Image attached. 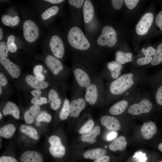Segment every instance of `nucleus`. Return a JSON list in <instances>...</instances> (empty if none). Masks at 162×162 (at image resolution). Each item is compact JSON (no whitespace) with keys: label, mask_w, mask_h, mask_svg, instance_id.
I'll list each match as a JSON object with an SVG mask.
<instances>
[{"label":"nucleus","mask_w":162,"mask_h":162,"mask_svg":"<svg viewBox=\"0 0 162 162\" xmlns=\"http://www.w3.org/2000/svg\"><path fill=\"white\" fill-rule=\"evenodd\" d=\"M158 162H162V161H160Z\"/></svg>","instance_id":"nucleus-57"},{"label":"nucleus","mask_w":162,"mask_h":162,"mask_svg":"<svg viewBox=\"0 0 162 162\" xmlns=\"http://www.w3.org/2000/svg\"><path fill=\"white\" fill-rule=\"evenodd\" d=\"M111 1L114 8L118 10L122 7L124 1L123 0H112Z\"/></svg>","instance_id":"nucleus-44"},{"label":"nucleus","mask_w":162,"mask_h":162,"mask_svg":"<svg viewBox=\"0 0 162 162\" xmlns=\"http://www.w3.org/2000/svg\"><path fill=\"white\" fill-rule=\"evenodd\" d=\"M100 127L96 126L90 133L83 134L81 137V140L83 142L92 144L94 143L96 141L97 136L100 134Z\"/></svg>","instance_id":"nucleus-27"},{"label":"nucleus","mask_w":162,"mask_h":162,"mask_svg":"<svg viewBox=\"0 0 162 162\" xmlns=\"http://www.w3.org/2000/svg\"><path fill=\"white\" fill-rule=\"evenodd\" d=\"M123 66L115 61H112L108 62L103 69L100 75L103 79L107 82L112 81L122 75Z\"/></svg>","instance_id":"nucleus-8"},{"label":"nucleus","mask_w":162,"mask_h":162,"mask_svg":"<svg viewBox=\"0 0 162 162\" xmlns=\"http://www.w3.org/2000/svg\"><path fill=\"white\" fill-rule=\"evenodd\" d=\"M21 162H43V157L40 153L34 151L25 152L20 157Z\"/></svg>","instance_id":"nucleus-19"},{"label":"nucleus","mask_w":162,"mask_h":162,"mask_svg":"<svg viewBox=\"0 0 162 162\" xmlns=\"http://www.w3.org/2000/svg\"><path fill=\"white\" fill-rule=\"evenodd\" d=\"M162 62V43L158 46L154 55L150 63L152 66H156Z\"/></svg>","instance_id":"nucleus-33"},{"label":"nucleus","mask_w":162,"mask_h":162,"mask_svg":"<svg viewBox=\"0 0 162 162\" xmlns=\"http://www.w3.org/2000/svg\"><path fill=\"white\" fill-rule=\"evenodd\" d=\"M140 92L137 88L130 94L124 96L118 100L110 108L109 112L111 115H121L128 110Z\"/></svg>","instance_id":"nucleus-6"},{"label":"nucleus","mask_w":162,"mask_h":162,"mask_svg":"<svg viewBox=\"0 0 162 162\" xmlns=\"http://www.w3.org/2000/svg\"><path fill=\"white\" fill-rule=\"evenodd\" d=\"M48 141L50 144L49 151L52 156L56 158H60L64 155L65 148L58 136L56 135L52 136L49 137Z\"/></svg>","instance_id":"nucleus-11"},{"label":"nucleus","mask_w":162,"mask_h":162,"mask_svg":"<svg viewBox=\"0 0 162 162\" xmlns=\"http://www.w3.org/2000/svg\"><path fill=\"white\" fill-rule=\"evenodd\" d=\"M20 130L21 133L34 140H38L39 138L38 131L32 126L22 124L20 126Z\"/></svg>","instance_id":"nucleus-29"},{"label":"nucleus","mask_w":162,"mask_h":162,"mask_svg":"<svg viewBox=\"0 0 162 162\" xmlns=\"http://www.w3.org/2000/svg\"><path fill=\"white\" fill-rule=\"evenodd\" d=\"M124 1L127 7L130 10H132L136 7L139 0H124Z\"/></svg>","instance_id":"nucleus-41"},{"label":"nucleus","mask_w":162,"mask_h":162,"mask_svg":"<svg viewBox=\"0 0 162 162\" xmlns=\"http://www.w3.org/2000/svg\"><path fill=\"white\" fill-rule=\"evenodd\" d=\"M2 93V88H1V86H0V94H1Z\"/></svg>","instance_id":"nucleus-55"},{"label":"nucleus","mask_w":162,"mask_h":162,"mask_svg":"<svg viewBox=\"0 0 162 162\" xmlns=\"http://www.w3.org/2000/svg\"><path fill=\"white\" fill-rule=\"evenodd\" d=\"M69 43L75 49L85 51L88 50L90 44L81 30L74 26L69 31L68 35Z\"/></svg>","instance_id":"nucleus-5"},{"label":"nucleus","mask_w":162,"mask_h":162,"mask_svg":"<svg viewBox=\"0 0 162 162\" xmlns=\"http://www.w3.org/2000/svg\"><path fill=\"white\" fill-rule=\"evenodd\" d=\"M118 135V133L116 132H111L107 135V139L109 140H111L116 137Z\"/></svg>","instance_id":"nucleus-49"},{"label":"nucleus","mask_w":162,"mask_h":162,"mask_svg":"<svg viewBox=\"0 0 162 162\" xmlns=\"http://www.w3.org/2000/svg\"><path fill=\"white\" fill-rule=\"evenodd\" d=\"M144 69L133 70L121 75L116 79L107 82L105 88L107 102L118 100L128 95L137 88L147 76Z\"/></svg>","instance_id":"nucleus-1"},{"label":"nucleus","mask_w":162,"mask_h":162,"mask_svg":"<svg viewBox=\"0 0 162 162\" xmlns=\"http://www.w3.org/2000/svg\"><path fill=\"white\" fill-rule=\"evenodd\" d=\"M141 51L145 56L137 59L136 64L138 66H142L150 64L155 54V49L152 46H149L146 49L142 48Z\"/></svg>","instance_id":"nucleus-16"},{"label":"nucleus","mask_w":162,"mask_h":162,"mask_svg":"<svg viewBox=\"0 0 162 162\" xmlns=\"http://www.w3.org/2000/svg\"><path fill=\"white\" fill-rule=\"evenodd\" d=\"M84 97L86 103L91 105L107 102L104 80L100 73L95 75L90 84L85 89Z\"/></svg>","instance_id":"nucleus-2"},{"label":"nucleus","mask_w":162,"mask_h":162,"mask_svg":"<svg viewBox=\"0 0 162 162\" xmlns=\"http://www.w3.org/2000/svg\"><path fill=\"white\" fill-rule=\"evenodd\" d=\"M83 92L72 90V99L70 102L69 115L71 117L76 118L86 107V102Z\"/></svg>","instance_id":"nucleus-7"},{"label":"nucleus","mask_w":162,"mask_h":162,"mask_svg":"<svg viewBox=\"0 0 162 162\" xmlns=\"http://www.w3.org/2000/svg\"><path fill=\"white\" fill-rule=\"evenodd\" d=\"M3 23L8 26H14L17 25L20 22V19L17 16L12 17L9 15H4L1 19Z\"/></svg>","instance_id":"nucleus-31"},{"label":"nucleus","mask_w":162,"mask_h":162,"mask_svg":"<svg viewBox=\"0 0 162 162\" xmlns=\"http://www.w3.org/2000/svg\"><path fill=\"white\" fill-rule=\"evenodd\" d=\"M0 162H18L14 158L11 156H3L0 157Z\"/></svg>","instance_id":"nucleus-43"},{"label":"nucleus","mask_w":162,"mask_h":162,"mask_svg":"<svg viewBox=\"0 0 162 162\" xmlns=\"http://www.w3.org/2000/svg\"><path fill=\"white\" fill-rule=\"evenodd\" d=\"M94 125V121L89 119L86 123L80 129L79 131L80 134H86L91 132Z\"/></svg>","instance_id":"nucleus-35"},{"label":"nucleus","mask_w":162,"mask_h":162,"mask_svg":"<svg viewBox=\"0 0 162 162\" xmlns=\"http://www.w3.org/2000/svg\"><path fill=\"white\" fill-rule=\"evenodd\" d=\"M16 128L11 124L6 125L0 128V136L3 138L9 139L15 133Z\"/></svg>","instance_id":"nucleus-30"},{"label":"nucleus","mask_w":162,"mask_h":162,"mask_svg":"<svg viewBox=\"0 0 162 162\" xmlns=\"http://www.w3.org/2000/svg\"><path fill=\"white\" fill-rule=\"evenodd\" d=\"M40 110V108L38 105L34 104L31 106L24 114V120L26 123L28 124L33 123L35 118L39 114Z\"/></svg>","instance_id":"nucleus-23"},{"label":"nucleus","mask_w":162,"mask_h":162,"mask_svg":"<svg viewBox=\"0 0 162 162\" xmlns=\"http://www.w3.org/2000/svg\"><path fill=\"white\" fill-rule=\"evenodd\" d=\"M23 28L24 38L28 42H34L38 38L39 28L32 21L28 20L25 21L23 24Z\"/></svg>","instance_id":"nucleus-10"},{"label":"nucleus","mask_w":162,"mask_h":162,"mask_svg":"<svg viewBox=\"0 0 162 162\" xmlns=\"http://www.w3.org/2000/svg\"><path fill=\"white\" fill-rule=\"evenodd\" d=\"M74 66L72 71L74 79L73 90L84 92L97 73L79 65Z\"/></svg>","instance_id":"nucleus-3"},{"label":"nucleus","mask_w":162,"mask_h":162,"mask_svg":"<svg viewBox=\"0 0 162 162\" xmlns=\"http://www.w3.org/2000/svg\"><path fill=\"white\" fill-rule=\"evenodd\" d=\"M31 103L34 105H40L47 103L46 98L44 97L40 96L34 97L31 100Z\"/></svg>","instance_id":"nucleus-40"},{"label":"nucleus","mask_w":162,"mask_h":162,"mask_svg":"<svg viewBox=\"0 0 162 162\" xmlns=\"http://www.w3.org/2000/svg\"><path fill=\"white\" fill-rule=\"evenodd\" d=\"M100 121L102 124L108 130L116 131L121 128L120 123L115 116L109 115H104L101 117Z\"/></svg>","instance_id":"nucleus-15"},{"label":"nucleus","mask_w":162,"mask_h":162,"mask_svg":"<svg viewBox=\"0 0 162 162\" xmlns=\"http://www.w3.org/2000/svg\"><path fill=\"white\" fill-rule=\"evenodd\" d=\"M70 101L67 98H65L58 116L59 118L62 120L66 119L69 115Z\"/></svg>","instance_id":"nucleus-32"},{"label":"nucleus","mask_w":162,"mask_h":162,"mask_svg":"<svg viewBox=\"0 0 162 162\" xmlns=\"http://www.w3.org/2000/svg\"><path fill=\"white\" fill-rule=\"evenodd\" d=\"M15 36L13 35H9L8 38L7 44L9 51L11 53L15 52L17 50V46L14 43Z\"/></svg>","instance_id":"nucleus-36"},{"label":"nucleus","mask_w":162,"mask_h":162,"mask_svg":"<svg viewBox=\"0 0 162 162\" xmlns=\"http://www.w3.org/2000/svg\"><path fill=\"white\" fill-rule=\"evenodd\" d=\"M154 95L156 103L158 105L162 106V85L158 88Z\"/></svg>","instance_id":"nucleus-39"},{"label":"nucleus","mask_w":162,"mask_h":162,"mask_svg":"<svg viewBox=\"0 0 162 162\" xmlns=\"http://www.w3.org/2000/svg\"><path fill=\"white\" fill-rule=\"evenodd\" d=\"M25 80L30 86L35 89L45 88L49 86L47 82L39 80L36 77L30 75L26 76Z\"/></svg>","instance_id":"nucleus-22"},{"label":"nucleus","mask_w":162,"mask_h":162,"mask_svg":"<svg viewBox=\"0 0 162 162\" xmlns=\"http://www.w3.org/2000/svg\"><path fill=\"white\" fill-rule=\"evenodd\" d=\"M156 23L162 31V11L158 14L156 17Z\"/></svg>","instance_id":"nucleus-45"},{"label":"nucleus","mask_w":162,"mask_h":162,"mask_svg":"<svg viewBox=\"0 0 162 162\" xmlns=\"http://www.w3.org/2000/svg\"><path fill=\"white\" fill-rule=\"evenodd\" d=\"M154 15L151 12L145 13L141 17L136 26V33L140 35L146 34L149 29L153 21Z\"/></svg>","instance_id":"nucleus-12"},{"label":"nucleus","mask_w":162,"mask_h":162,"mask_svg":"<svg viewBox=\"0 0 162 162\" xmlns=\"http://www.w3.org/2000/svg\"><path fill=\"white\" fill-rule=\"evenodd\" d=\"M133 60V55L130 52L118 51L115 54V61L122 65L131 62Z\"/></svg>","instance_id":"nucleus-28"},{"label":"nucleus","mask_w":162,"mask_h":162,"mask_svg":"<svg viewBox=\"0 0 162 162\" xmlns=\"http://www.w3.org/2000/svg\"><path fill=\"white\" fill-rule=\"evenodd\" d=\"M8 82L6 78L1 72L0 73V86H6Z\"/></svg>","instance_id":"nucleus-46"},{"label":"nucleus","mask_w":162,"mask_h":162,"mask_svg":"<svg viewBox=\"0 0 162 162\" xmlns=\"http://www.w3.org/2000/svg\"><path fill=\"white\" fill-rule=\"evenodd\" d=\"M117 40V34L115 29L112 26L107 25L103 28L101 34L97 41L100 46L112 47L116 44Z\"/></svg>","instance_id":"nucleus-9"},{"label":"nucleus","mask_w":162,"mask_h":162,"mask_svg":"<svg viewBox=\"0 0 162 162\" xmlns=\"http://www.w3.org/2000/svg\"><path fill=\"white\" fill-rule=\"evenodd\" d=\"M107 151L105 149L96 148L92 149L86 152L83 154L84 157L86 159H97L106 156Z\"/></svg>","instance_id":"nucleus-26"},{"label":"nucleus","mask_w":162,"mask_h":162,"mask_svg":"<svg viewBox=\"0 0 162 162\" xmlns=\"http://www.w3.org/2000/svg\"><path fill=\"white\" fill-rule=\"evenodd\" d=\"M3 113L4 115L10 114L17 119L20 116L19 108L16 104L11 101H8L6 103L3 109Z\"/></svg>","instance_id":"nucleus-24"},{"label":"nucleus","mask_w":162,"mask_h":162,"mask_svg":"<svg viewBox=\"0 0 162 162\" xmlns=\"http://www.w3.org/2000/svg\"><path fill=\"white\" fill-rule=\"evenodd\" d=\"M127 142L124 136H122L117 137L109 145V148L113 151L118 150L122 151L126 148Z\"/></svg>","instance_id":"nucleus-25"},{"label":"nucleus","mask_w":162,"mask_h":162,"mask_svg":"<svg viewBox=\"0 0 162 162\" xmlns=\"http://www.w3.org/2000/svg\"><path fill=\"white\" fill-rule=\"evenodd\" d=\"M59 10L58 8L56 6H53L48 8L41 14L42 19L46 20L53 16L56 15Z\"/></svg>","instance_id":"nucleus-34"},{"label":"nucleus","mask_w":162,"mask_h":162,"mask_svg":"<svg viewBox=\"0 0 162 162\" xmlns=\"http://www.w3.org/2000/svg\"><path fill=\"white\" fill-rule=\"evenodd\" d=\"M37 79L39 80L43 81L44 79V76L42 74H40L35 75Z\"/></svg>","instance_id":"nucleus-52"},{"label":"nucleus","mask_w":162,"mask_h":162,"mask_svg":"<svg viewBox=\"0 0 162 162\" xmlns=\"http://www.w3.org/2000/svg\"><path fill=\"white\" fill-rule=\"evenodd\" d=\"M157 128L155 124L151 121L144 123L142 125L141 133L143 138L146 140L152 138L155 134Z\"/></svg>","instance_id":"nucleus-18"},{"label":"nucleus","mask_w":162,"mask_h":162,"mask_svg":"<svg viewBox=\"0 0 162 162\" xmlns=\"http://www.w3.org/2000/svg\"><path fill=\"white\" fill-rule=\"evenodd\" d=\"M151 98L148 93L140 92L127 110L128 112L134 116L148 113L153 107Z\"/></svg>","instance_id":"nucleus-4"},{"label":"nucleus","mask_w":162,"mask_h":162,"mask_svg":"<svg viewBox=\"0 0 162 162\" xmlns=\"http://www.w3.org/2000/svg\"><path fill=\"white\" fill-rule=\"evenodd\" d=\"M110 157L108 156H105L96 159L94 162H109Z\"/></svg>","instance_id":"nucleus-48"},{"label":"nucleus","mask_w":162,"mask_h":162,"mask_svg":"<svg viewBox=\"0 0 162 162\" xmlns=\"http://www.w3.org/2000/svg\"><path fill=\"white\" fill-rule=\"evenodd\" d=\"M84 1V0H69V2L71 5L79 8L82 6Z\"/></svg>","instance_id":"nucleus-42"},{"label":"nucleus","mask_w":162,"mask_h":162,"mask_svg":"<svg viewBox=\"0 0 162 162\" xmlns=\"http://www.w3.org/2000/svg\"><path fill=\"white\" fill-rule=\"evenodd\" d=\"M83 12L84 22L89 23L93 19L94 15V7L90 1L86 0L85 1Z\"/></svg>","instance_id":"nucleus-21"},{"label":"nucleus","mask_w":162,"mask_h":162,"mask_svg":"<svg viewBox=\"0 0 162 162\" xmlns=\"http://www.w3.org/2000/svg\"><path fill=\"white\" fill-rule=\"evenodd\" d=\"M43 69V67L41 65H38L34 67L33 69V72L35 76L42 73Z\"/></svg>","instance_id":"nucleus-47"},{"label":"nucleus","mask_w":162,"mask_h":162,"mask_svg":"<svg viewBox=\"0 0 162 162\" xmlns=\"http://www.w3.org/2000/svg\"><path fill=\"white\" fill-rule=\"evenodd\" d=\"M45 62L47 67L55 76L58 75L64 70V66L61 62L52 55H48L46 56Z\"/></svg>","instance_id":"nucleus-14"},{"label":"nucleus","mask_w":162,"mask_h":162,"mask_svg":"<svg viewBox=\"0 0 162 162\" xmlns=\"http://www.w3.org/2000/svg\"><path fill=\"white\" fill-rule=\"evenodd\" d=\"M0 62L12 77L17 78L19 76L21 70L18 66L7 58H0Z\"/></svg>","instance_id":"nucleus-17"},{"label":"nucleus","mask_w":162,"mask_h":162,"mask_svg":"<svg viewBox=\"0 0 162 162\" xmlns=\"http://www.w3.org/2000/svg\"><path fill=\"white\" fill-rule=\"evenodd\" d=\"M31 93L34 97L40 96L41 93V91L40 89H35L31 91Z\"/></svg>","instance_id":"nucleus-50"},{"label":"nucleus","mask_w":162,"mask_h":162,"mask_svg":"<svg viewBox=\"0 0 162 162\" xmlns=\"http://www.w3.org/2000/svg\"><path fill=\"white\" fill-rule=\"evenodd\" d=\"M51 50L53 55L60 59L64 56V48L63 42L60 38L57 35L53 36L50 41Z\"/></svg>","instance_id":"nucleus-13"},{"label":"nucleus","mask_w":162,"mask_h":162,"mask_svg":"<svg viewBox=\"0 0 162 162\" xmlns=\"http://www.w3.org/2000/svg\"><path fill=\"white\" fill-rule=\"evenodd\" d=\"M8 49L7 44L4 41L0 43V57L2 59L6 58L8 52Z\"/></svg>","instance_id":"nucleus-38"},{"label":"nucleus","mask_w":162,"mask_h":162,"mask_svg":"<svg viewBox=\"0 0 162 162\" xmlns=\"http://www.w3.org/2000/svg\"><path fill=\"white\" fill-rule=\"evenodd\" d=\"M48 101L50 103V106L53 110H58L62 102L61 98L57 91L54 89H50L48 94Z\"/></svg>","instance_id":"nucleus-20"},{"label":"nucleus","mask_w":162,"mask_h":162,"mask_svg":"<svg viewBox=\"0 0 162 162\" xmlns=\"http://www.w3.org/2000/svg\"><path fill=\"white\" fill-rule=\"evenodd\" d=\"M52 118L51 116L45 111L41 112L37 116L36 120L38 122H50Z\"/></svg>","instance_id":"nucleus-37"},{"label":"nucleus","mask_w":162,"mask_h":162,"mask_svg":"<svg viewBox=\"0 0 162 162\" xmlns=\"http://www.w3.org/2000/svg\"><path fill=\"white\" fill-rule=\"evenodd\" d=\"M45 1L53 4H58L64 1L63 0H45Z\"/></svg>","instance_id":"nucleus-51"},{"label":"nucleus","mask_w":162,"mask_h":162,"mask_svg":"<svg viewBox=\"0 0 162 162\" xmlns=\"http://www.w3.org/2000/svg\"><path fill=\"white\" fill-rule=\"evenodd\" d=\"M0 119H1L2 118V113H1L0 112Z\"/></svg>","instance_id":"nucleus-56"},{"label":"nucleus","mask_w":162,"mask_h":162,"mask_svg":"<svg viewBox=\"0 0 162 162\" xmlns=\"http://www.w3.org/2000/svg\"><path fill=\"white\" fill-rule=\"evenodd\" d=\"M3 33L2 29L0 28V40H1L3 37Z\"/></svg>","instance_id":"nucleus-53"},{"label":"nucleus","mask_w":162,"mask_h":162,"mask_svg":"<svg viewBox=\"0 0 162 162\" xmlns=\"http://www.w3.org/2000/svg\"><path fill=\"white\" fill-rule=\"evenodd\" d=\"M158 148L159 150L162 152V143H160L158 146Z\"/></svg>","instance_id":"nucleus-54"}]
</instances>
